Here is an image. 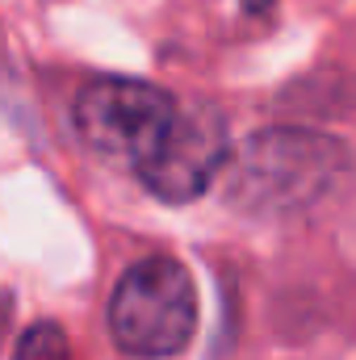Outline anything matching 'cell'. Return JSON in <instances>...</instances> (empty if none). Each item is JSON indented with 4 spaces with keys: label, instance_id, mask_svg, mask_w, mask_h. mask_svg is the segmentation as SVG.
Wrapping results in <instances>:
<instances>
[{
    "label": "cell",
    "instance_id": "4",
    "mask_svg": "<svg viewBox=\"0 0 356 360\" xmlns=\"http://www.w3.org/2000/svg\"><path fill=\"white\" fill-rule=\"evenodd\" d=\"M227 164H231V139H227L222 113L193 105L177 113L164 143L139 168V180L147 184L151 197L168 205H184V201H197Z\"/></svg>",
    "mask_w": 356,
    "mask_h": 360
},
{
    "label": "cell",
    "instance_id": "5",
    "mask_svg": "<svg viewBox=\"0 0 356 360\" xmlns=\"http://www.w3.org/2000/svg\"><path fill=\"white\" fill-rule=\"evenodd\" d=\"M17 360H63V340L55 327H34L21 335L17 344Z\"/></svg>",
    "mask_w": 356,
    "mask_h": 360
},
{
    "label": "cell",
    "instance_id": "2",
    "mask_svg": "<svg viewBox=\"0 0 356 360\" xmlns=\"http://www.w3.org/2000/svg\"><path fill=\"white\" fill-rule=\"evenodd\" d=\"M109 331L130 356H177L197 331L193 276L168 256H147L130 264L109 297Z\"/></svg>",
    "mask_w": 356,
    "mask_h": 360
},
{
    "label": "cell",
    "instance_id": "6",
    "mask_svg": "<svg viewBox=\"0 0 356 360\" xmlns=\"http://www.w3.org/2000/svg\"><path fill=\"white\" fill-rule=\"evenodd\" d=\"M243 4H248V8H265L268 0H243Z\"/></svg>",
    "mask_w": 356,
    "mask_h": 360
},
{
    "label": "cell",
    "instance_id": "1",
    "mask_svg": "<svg viewBox=\"0 0 356 360\" xmlns=\"http://www.w3.org/2000/svg\"><path fill=\"white\" fill-rule=\"evenodd\" d=\"M344 147L314 130H260L235 155L227 172V201L252 214H281L310 205L344 172Z\"/></svg>",
    "mask_w": 356,
    "mask_h": 360
},
{
    "label": "cell",
    "instance_id": "3",
    "mask_svg": "<svg viewBox=\"0 0 356 360\" xmlns=\"http://www.w3.org/2000/svg\"><path fill=\"white\" fill-rule=\"evenodd\" d=\"M177 101L147 80L105 76L76 92L72 126L92 155L117 168H143L177 122Z\"/></svg>",
    "mask_w": 356,
    "mask_h": 360
}]
</instances>
